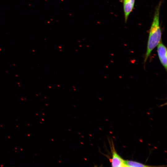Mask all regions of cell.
Returning a JSON list of instances; mask_svg holds the SVG:
<instances>
[{
  "instance_id": "6da1fadb",
  "label": "cell",
  "mask_w": 167,
  "mask_h": 167,
  "mask_svg": "<svg viewBox=\"0 0 167 167\" xmlns=\"http://www.w3.org/2000/svg\"><path fill=\"white\" fill-rule=\"evenodd\" d=\"M161 5V2H160L156 8L153 21L150 29L146 51L143 61L144 65H145L152 51L161 41L162 32L159 23Z\"/></svg>"
},
{
  "instance_id": "7a4b0ae2",
  "label": "cell",
  "mask_w": 167,
  "mask_h": 167,
  "mask_svg": "<svg viewBox=\"0 0 167 167\" xmlns=\"http://www.w3.org/2000/svg\"><path fill=\"white\" fill-rule=\"evenodd\" d=\"M157 51L160 62L166 71L167 69V48L161 41L157 45Z\"/></svg>"
},
{
  "instance_id": "3957f363",
  "label": "cell",
  "mask_w": 167,
  "mask_h": 167,
  "mask_svg": "<svg viewBox=\"0 0 167 167\" xmlns=\"http://www.w3.org/2000/svg\"><path fill=\"white\" fill-rule=\"evenodd\" d=\"M112 158L111 159L112 166L114 167H125V160L118 154L113 144L112 145Z\"/></svg>"
},
{
  "instance_id": "277c9868",
  "label": "cell",
  "mask_w": 167,
  "mask_h": 167,
  "mask_svg": "<svg viewBox=\"0 0 167 167\" xmlns=\"http://www.w3.org/2000/svg\"><path fill=\"white\" fill-rule=\"evenodd\" d=\"M135 0H123V7L125 22L132 11L135 5Z\"/></svg>"
},
{
  "instance_id": "5b68a950",
  "label": "cell",
  "mask_w": 167,
  "mask_h": 167,
  "mask_svg": "<svg viewBox=\"0 0 167 167\" xmlns=\"http://www.w3.org/2000/svg\"><path fill=\"white\" fill-rule=\"evenodd\" d=\"M125 167H148L149 166L135 161L125 160Z\"/></svg>"
}]
</instances>
